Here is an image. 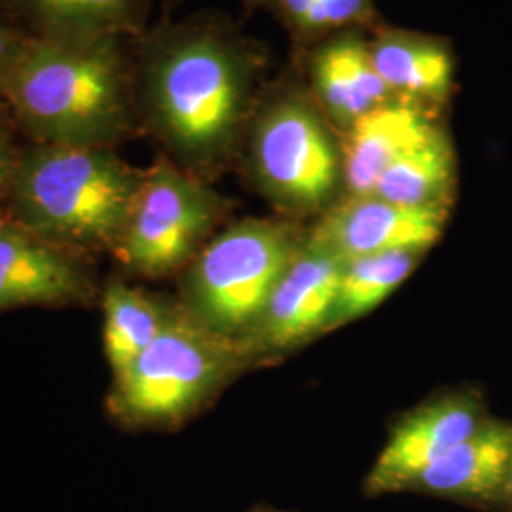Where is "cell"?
Here are the masks:
<instances>
[{
	"label": "cell",
	"instance_id": "obj_1",
	"mask_svg": "<svg viewBox=\"0 0 512 512\" xmlns=\"http://www.w3.org/2000/svg\"><path fill=\"white\" fill-rule=\"evenodd\" d=\"M139 129L205 179L245 143L266 54L222 14L160 21L131 40Z\"/></svg>",
	"mask_w": 512,
	"mask_h": 512
},
{
	"label": "cell",
	"instance_id": "obj_2",
	"mask_svg": "<svg viewBox=\"0 0 512 512\" xmlns=\"http://www.w3.org/2000/svg\"><path fill=\"white\" fill-rule=\"evenodd\" d=\"M0 101L37 145L116 148L139 129L131 40L31 38Z\"/></svg>",
	"mask_w": 512,
	"mask_h": 512
},
{
	"label": "cell",
	"instance_id": "obj_3",
	"mask_svg": "<svg viewBox=\"0 0 512 512\" xmlns=\"http://www.w3.org/2000/svg\"><path fill=\"white\" fill-rule=\"evenodd\" d=\"M141 181L114 148L33 143L19 152L8 205L12 220L55 245L114 253Z\"/></svg>",
	"mask_w": 512,
	"mask_h": 512
},
{
	"label": "cell",
	"instance_id": "obj_4",
	"mask_svg": "<svg viewBox=\"0 0 512 512\" xmlns=\"http://www.w3.org/2000/svg\"><path fill=\"white\" fill-rule=\"evenodd\" d=\"M243 145L258 190L289 219H319L344 196L340 133L306 88L266 86Z\"/></svg>",
	"mask_w": 512,
	"mask_h": 512
},
{
	"label": "cell",
	"instance_id": "obj_5",
	"mask_svg": "<svg viewBox=\"0 0 512 512\" xmlns=\"http://www.w3.org/2000/svg\"><path fill=\"white\" fill-rule=\"evenodd\" d=\"M251 365L241 342L207 329L179 304L160 336L114 376L110 414L131 427L177 425Z\"/></svg>",
	"mask_w": 512,
	"mask_h": 512
},
{
	"label": "cell",
	"instance_id": "obj_6",
	"mask_svg": "<svg viewBox=\"0 0 512 512\" xmlns=\"http://www.w3.org/2000/svg\"><path fill=\"white\" fill-rule=\"evenodd\" d=\"M306 234L289 217L232 222L188 264L184 308L207 329L243 344Z\"/></svg>",
	"mask_w": 512,
	"mask_h": 512
},
{
	"label": "cell",
	"instance_id": "obj_7",
	"mask_svg": "<svg viewBox=\"0 0 512 512\" xmlns=\"http://www.w3.org/2000/svg\"><path fill=\"white\" fill-rule=\"evenodd\" d=\"M226 213L228 202L207 179L162 158L143 171L114 255L137 274H173L196 258Z\"/></svg>",
	"mask_w": 512,
	"mask_h": 512
},
{
	"label": "cell",
	"instance_id": "obj_8",
	"mask_svg": "<svg viewBox=\"0 0 512 512\" xmlns=\"http://www.w3.org/2000/svg\"><path fill=\"white\" fill-rule=\"evenodd\" d=\"M344 260L306 239L243 340L253 363L272 361L327 334Z\"/></svg>",
	"mask_w": 512,
	"mask_h": 512
},
{
	"label": "cell",
	"instance_id": "obj_9",
	"mask_svg": "<svg viewBox=\"0 0 512 512\" xmlns=\"http://www.w3.org/2000/svg\"><path fill=\"white\" fill-rule=\"evenodd\" d=\"M488 420L482 399L473 391L435 397L399 421L370 467L363 484L368 497L412 492L433 463L452 452Z\"/></svg>",
	"mask_w": 512,
	"mask_h": 512
},
{
	"label": "cell",
	"instance_id": "obj_10",
	"mask_svg": "<svg viewBox=\"0 0 512 512\" xmlns=\"http://www.w3.org/2000/svg\"><path fill=\"white\" fill-rule=\"evenodd\" d=\"M448 217L444 207H408L374 194L342 196L308 228V239L344 262L391 251H429Z\"/></svg>",
	"mask_w": 512,
	"mask_h": 512
},
{
	"label": "cell",
	"instance_id": "obj_11",
	"mask_svg": "<svg viewBox=\"0 0 512 512\" xmlns=\"http://www.w3.org/2000/svg\"><path fill=\"white\" fill-rule=\"evenodd\" d=\"M73 251L0 219V311L31 304H71L92 293Z\"/></svg>",
	"mask_w": 512,
	"mask_h": 512
},
{
	"label": "cell",
	"instance_id": "obj_12",
	"mask_svg": "<svg viewBox=\"0 0 512 512\" xmlns=\"http://www.w3.org/2000/svg\"><path fill=\"white\" fill-rule=\"evenodd\" d=\"M306 90L340 135L368 112L395 101L376 71L361 29L340 31L313 44Z\"/></svg>",
	"mask_w": 512,
	"mask_h": 512
},
{
	"label": "cell",
	"instance_id": "obj_13",
	"mask_svg": "<svg viewBox=\"0 0 512 512\" xmlns=\"http://www.w3.org/2000/svg\"><path fill=\"white\" fill-rule=\"evenodd\" d=\"M439 110L391 101L368 112L340 135L344 196L374 194L385 171L439 128Z\"/></svg>",
	"mask_w": 512,
	"mask_h": 512
},
{
	"label": "cell",
	"instance_id": "obj_14",
	"mask_svg": "<svg viewBox=\"0 0 512 512\" xmlns=\"http://www.w3.org/2000/svg\"><path fill=\"white\" fill-rule=\"evenodd\" d=\"M368 44L376 71L395 99L431 110L448 103L456 86V57L444 38L380 27Z\"/></svg>",
	"mask_w": 512,
	"mask_h": 512
},
{
	"label": "cell",
	"instance_id": "obj_15",
	"mask_svg": "<svg viewBox=\"0 0 512 512\" xmlns=\"http://www.w3.org/2000/svg\"><path fill=\"white\" fill-rule=\"evenodd\" d=\"M512 471V421H484L471 437L433 463L412 492L467 503L503 497Z\"/></svg>",
	"mask_w": 512,
	"mask_h": 512
},
{
	"label": "cell",
	"instance_id": "obj_16",
	"mask_svg": "<svg viewBox=\"0 0 512 512\" xmlns=\"http://www.w3.org/2000/svg\"><path fill=\"white\" fill-rule=\"evenodd\" d=\"M33 38L135 40L148 27L150 0H4Z\"/></svg>",
	"mask_w": 512,
	"mask_h": 512
},
{
	"label": "cell",
	"instance_id": "obj_17",
	"mask_svg": "<svg viewBox=\"0 0 512 512\" xmlns=\"http://www.w3.org/2000/svg\"><path fill=\"white\" fill-rule=\"evenodd\" d=\"M456 184V150L450 133L440 124L385 171L374 196L408 207L452 209Z\"/></svg>",
	"mask_w": 512,
	"mask_h": 512
},
{
	"label": "cell",
	"instance_id": "obj_18",
	"mask_svg": "<svg viewBox=\"0 0 512 512\" xmlns=\"http://www.w3.org/2000/svg\"><path fill=\"white\" fill-rule=\"evenodd\" d=\"M173 308L143 289L110 283L103 296V342L114 376L160 336Z\"/></svg>",
	"mask_w": 512,
	"mask_h": 512
},
{
	"label": "cell",
	"instance_id": "obj_19",
	"mask_svg": "<svg viewBox=\"0 0 512 512\" xmlns=\"http://www.w3.org/2000/svg\"><path fill=\"white\" fill-rule=\"evenodd\" d=\"M425 255L427 251L408 249L348 260L330 311L327 334L376 310L403 285Z\"/></svg>",
	"mask_w": 512,
	"mask_h": 512
},
{
	"label": "cell",
	"instance_id": "obj_20",
	"mask_svg": "<svg viewBox=\"0 0 512 512\" xmlns=\"http://www.w3.org/2000/svg\"><path fill=\"white\" fill-rule=\"evenodd\" d=\"M376 19L374 0H317L298 46H311L340 31L372 27Z\"/></svg>",
	"mask_w": 512,
	"mask_h": 512
},
{
	"label": "cell",
	"instance_id": "obj_21",
	"mask_svg": "<svg viewBox=\"0 0 512 512\" xmlns=\"http://www.w3.org/2000/svg\"><path fill=\"white\" fill-rule=\"evenodd\" d=\"M31 38L4 0H0V99Z\"/></svg>",
	"mask_w": 512,
	"mask_h": 512
},
{
	"label": "cell",
	"instance_id": "obj_22",
	"mask_svg": "<svg viewBox=\"0 0 512 512\" xmlns=\"http://www.w3.org/2000/svg\"><path fill=\"white\" fill-rule=\"evenodd\" d=\"M12 118L6 116V112L0 107V205L8 202V194H10V186L12 179L16 173V165H18L19 152L14 143V135H12Z\"/></svg>",
	"mask_w": 512,
	"mask_h": 512
},
{
	"label": "cell",
	"instance_id": "obj_23",
	"mask_svg": "<svg viewBox=\"0 0 512 512\" xmlns=\"http://www.w3.org/2000/svg\"><path fill=\"white\" fill-rule=\"evenodd\" d=\"M249 8H274L275 0H245Z\"/></svg>",
	"mask_w": 512,
	"mask_h": 512
},
{
	"label": "cell",
	"instance_id": "obj_24",
	"mask_svg": "<svg viewBox=\"0 0 512 512\" xmlns=\"http://www.w3.org/2000/svg\"><path fill=\"white\" fill-rule=\"evenodd\" d=\"M505 503H509L512 505V471L511 475H509V480H507V484H505V490H503V497H501Z\"/></svg>",
	"mask_w": 512,
	"mask_h": 512
},
{
	"label": "cell",
	"instance_id": "obj_25",
	"mask_svg": "<svg viewBox=\"0 0 512 512\" xmlns=\"http://www.w3.org/2000/svg\"><path fill=\"white\" fill-rule=\"evenodd\" d=\"M249 512H287V511H277V509H272V507H255L253 511Z\"/></svg>",
	"mask_w": 512,
	"mask_h": 512
},
{
	"label": "cell",
	"instance_id": "obj_26",
	"mask_svg": "<svg viewBox=\"0 0 512 512\" xmlns=\"http://www.w3.org/2000/svg\"><path fill=\"white\" fill-rule=\"evenodd\" d=\"M164 2H173V0H164Z\"/></svg>",
	"mask_w": 512,
	"mask_h": 512
}]
</instances>
